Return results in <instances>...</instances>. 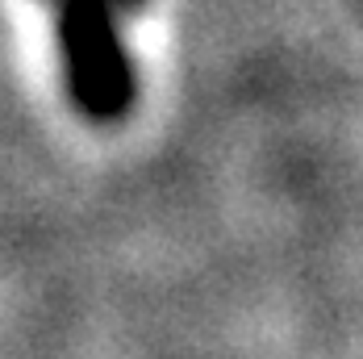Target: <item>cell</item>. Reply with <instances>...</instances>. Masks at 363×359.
I'll return each instance as SVG.
<instances>
[{
	"instance_id": "obj_1",
	"label": "cell",
	"mask_w": 363,
	"mask_h": 359,
	"mask_svg": "<svg viewBox=\"0 0 363 359\" xmlns=\"http://www.w3.org/2000/svg\"><path fill=\"white\" fill-rule=\"evenodd\" d=\"M63 92L92 126H121L138 101V75L125 50V21L146 0H46Z\"/></svg>"
}]
</instances>
